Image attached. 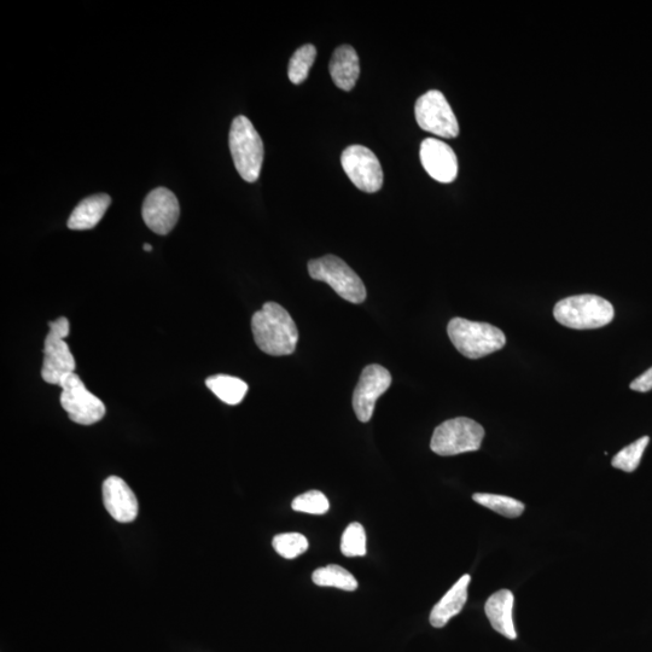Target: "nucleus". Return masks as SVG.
I'll return each instance as SVG.
<instances>
[{
    "label": "nucleus",
    "mask_w": 652,
    "mask_h": 652,
    "mask_svg": "<svg viewBox=\"0 0 652 652\" xmlns=\"http://www.w3.org/2000/svg\"><path fill=\"white\" fill-rule=\"evenodd\" d=\"M256 346L272 357L295 352L299 330L287 310L276 302H267L252 318Z\"/></svg>",
    "instance_id": "1"
},
{
    "label": "nucleus",
    "mask_w": 652,
    "mask_h": 652,
    "mask_svg": "<svg viewBox=\"0 0 652 652\" xmlns=\"http://www.w3.org/2000/svg\"><path fill=\"white\" fill-rule=\"evenodd\" d=\"M448 337L457 351L469 359H480L504 348L506 337L491 324L453 318L447 326Z\"/></svg>",
    "instance_id": "2"
},
{
    "label": "nucleus",
    "mask_w": 652,
    "mask_h": 652,
    "mask_svg": "<svg viewBox=\"0 0 652 652\" xmlns=\"http://www.w3.org/2000/svg\"><path fill=\"white\" fill-rule=\"evenodd\" d=\"M614 307L597 295H576L557 302L553 316L569 329H598L614 319Z\"/></svg>",
    "instance_id": "3"
},
{
    "label": "nucleus",
    "mask_w": 652,
    "mask_h": 652,
    "mask_svg": "<svg viewBox=\"0 0 652 652\" xmlns=\"http://www.w3.org/2000/svg\"><path fill=\"white\" fill-rule=\"evenodd\" d=\"M229 143L237 172L246 182H256L263 167L264 143L246 116H237L232 122Z\"/></svg>",
    "instance_id": "4"
},
{
    "label": "nucleus",
    "mask_w": 652,
    "mask_h": 652,
    "mask_svg": "<svg viewBox=\"0 0 652 652\" xmlns=\"http://www.w3.org/2000/svg\"><path fill=\"white\" fill-rule=\"evenodd\" d=\"M308 272L314 281L330 285L340 298L351 304H363L366 300L368 293L362 279L339 256L325 255L311 260Z\"/></svg>",
    "instance_id": "5"
},
{
    "label": "nucleus",
    "mask_w": 652,
    "mask_h": 652,
    "mask_svg": "<svg viewBox=\"0 0 652 652\" xmlns=\"http://www.w3.org/2000/svg\"><path fill=\"white\" fill-rule=\"evenodd\" d=\"M485 429L473 419L458 417L448 419L434 430L430 448L442 457L479 451Z\"/></svg>",
    "instance_id": "6"
},
{
    "label": "nucleus",
    "mask_w": 652,
    "mask_h": 652,
    "mask_svg": "<svg viewBox=\"0 0 652 652\" xmlns=\"http://www.w3.org/2000/svg\"><path fill=\"white\" fill-rule=\"evenodd\" d=\"M49 326L50 331L44 342L42 377L46 383L60 386L64 378L74 374L77 364L68 343L64 341L69 335L68 319L58 318Z\"/></svg>",
    "instance_id": "7"
},
{
    "label": "nucleus",
    "mask_w": 652,
    "mask_h": 652,
    "mask_svg": "<svg viewBox=\"0 0 652 652\" xmlns=\"http://www.w3.org/2000/svg\"><path fill=\"white\" fill-rule=\"evenodd\" d=\"M61 406L71 421L81 426H92L106 416L103 401L85 387L79 375L71 374L61 382Z\"/></svg>",
    "instance_id": "8"
},
{
    "label": "nucleus",
    "mask_w": 652,
    "mask_h": 652,
    "mask_svg": "<svg viewBox=\"0 0 652 652\" xmlns=\"http://www.w3.org/2000/svg\"><path fill=\"white\" fill-rule=\"evenodd\" d=\"M416 120L423 131L441 138H456L459 125L450 103L440 91L432 90L419 97L415 107Z\"/></svg>",
    "instance_id": "9"
},
{
    "label": "nucleus",
    "mask_w": 652,
    "mask_h": 652,
    "mask_svg": "<svg viewBox=\"0 0 652 652\" xmlns=\"http://www.w3.org/2000/svg\"><path fill=\"white\" fill-rule=\"evenodd\" d=\"M343 170L359 190L374 194L383 186V170L374 151L363 145H351L341 156Z\"/></svg>",
    "instance_id": "10"
},
{
    "label": "nucleus",
    "mask_w": 652,
    "mask_h": 652,
    "mask_svg": "<svg viewBox=\"0 0 652 652\" xmlns=\"http://www.w3.org/2000/svg\"><path fill=\"white\" fill-rule=\"evenodd\" d=\"M392 384V375L381 365L366 366L353 393V409L360 422L368 423L374 415L378 398Z\"/></svg>",
    "instance_id": "11"
},
{
    "label": "nucleus",
    "mask_w": 652,
    "mask_h": 652,
    "mask_svg": "<svg viewBox=\"0 0 652 652\" xmlns=\"http://www.w3.org/2000/svg\"><path fill=\"white\" fill-rule=\"evenodd\" d=\"M142 214L144 223L151 231L161 236L168 235L179 220L178 199L172 191L166 188H157L151 191L145 199Z\"/></svg>",
    "instance_id": "12"
},
{
    "label": "nucleus",
    "mask_w": 652,
    "mask_h": 652,
    "mask_svg": "<svg viewBox=\"0 0 652 652\" xmlns=\"http://www.w3.org/2000/svg\"><path fill=\"white\" fill-rule=\"evenodd\" d=\"M424 170L430 177L440 183H452L457 178L458 160L453 149L436 138H427L419 150Z\"/></svg>",
    "instance_id": "13"
},
{
    "label": "nucleus",
    "mask_w": 652,
    "mask_h": 652,
    "mask_svg": "<svg viewBox=\"0 0 652 652\" xmlns=\"http://www.w3.org/2000/svg\"><path fill=\"white\" fill-rule=\"evenodd\" d=\"M103 502L115 521L130 523L138 516V500L127 483L118 476H110L103 483Z\"/></svg>",
    "instance_id": "14"
},
{
    "label": "nucleus",
    "mask_w": 652,
    "mask_h": 652,
    "mask_svg": "<svg viewBox=\"0 0 652 652\" xmlns=\"http://www.w3.org/2000/svg\"><path fill=\"white\" fill-rule=\"evenodd\" d=\"M514 601L511 591L500 590L489 597L485 605L486 615L494 630L511 640L517 638L514 620H512Z\"/></svg>",
    "instance_id": "15"
},
{
    "label": "nucleus",
    "mask_w": 652,
    "mask_h": 652,
    "mask_svg": "<svg viewBox=\"0 0 652 652\" xmlns=\"http://www.w3.org/2000/svg\"><path fill=\"white\" fill-rule=\"evenodd\" d=\"M470 575H464L446 593L441 601L435 605L430 613V624L435 628H442L448 624L452 617L457 616L468 601V587Z\"/></svg>",
    "instance_id": "16"
},
{
    "label": "nucleus",
    "mask_w": 652,
    "mask_h": 652,
    "mask_svg": "<svg viewBox=\"0 0 652 652\" xmlns=\"http://www.w3.org/2000/svg\"><path fill=\"white\" fill-rule=\"evenodd\" d=\"M329 69L335 85L343 91H351L360 74L357 51L349 45L340 46L331 57Z\"/></svg>",
    "instance_id": "17"
},
{
    "label": "nucleus",
    "mask_w": 652,
    "mask_h": 652,
    "mask_svg": "<svg viewBox=\"0 0 652 652\" xmlns=\"http://www.w3.org/2000/svg\"><path fill=\"white\" fill-rule=\"evenodd\" d=\"M112 203L109 195L97 194L81 201L68 219V227L74 231L91 230L106 214Z\"/></svg>",
    "instance_id": "18"
},
{
    "label": "nucleus",
    "mask_w": 652,
    "mask_h": 652,
    "mask_svg": "<svg viewBox=\"0 0 652 652\" xmlns=\"http://www.w3.org/2000/svg\"><path fill=\"white\" fill-rule=\"evenodd\" d=\"M206 386L212 390L215 397L227 405L241 404L248 393V384L241 378L215 375L207 378Z\"/></svg>",
    "instance_id": "19"
},
{
    "label": "nucleus",
    "mask_w": 652,
    "mask_h": 652,
    "mask_svg": "<svg viewBox=\"0 0 652 652\" xmlns=\"http://www.w3.org/2000/svg\"><path fill=\"white\" fill-rule=\"evenodd\" d=\"M314 584L322 587H335L343 591L352 592L358 589V581L347 569L336 564L319 568L312 575Z\"/></svg>",
    "instance_id": "20"
},
{
    "label": "nucleus",
    "mask_w": 652,
    "mask_h": 652,
    "mask_svg": "<svg viewBox=\"0 0 652 652\" xmlns=\"http://www.w3.org/2000/svg\"><path fill=\"white\" fill-rule=\"evenodd\" d=\"M474 502L485 506V508L497 512L504 517H520L525 511V504L514 498L497 496V494L476 493L473 496Z\"/></svg>",
    "instance_id": "21"
},
{
    "label": "nucleus",
    "mask_w": 652,
    "mask_h": 652,
    "mask_svg": "<svg viewBox=\"0 0 652 652\" xmlns=\"http://www.w3.org/2000/svg\"><path fill=\"white\" fill-rule=\"evenodd\" d=\"M317 57L316 46L306 44L295 51L289 62L288 75L291 83L299 85L304 83L310 74L314 60Z\"/></svg>",
    "instance_id": "22"
},
{
    "label": "nucleus",
    "mask_w": 652,
    "mask_h": 652,
    "mask_svg": "<svg viewBox=\"0 0 652 652\" xmlns=\"http://www.w3.org/2000/svg\"><path fill=\"white\" fill-rule=\"evenodd\" d=\"M649 441V436H643V438L634 441L633 444L628 445L624 450L617 453L611 464H613L614 468L625 471V473H633L639 467L644 451L649 445Z\"/></svg>",
    "instance_id": "23"
},
{
    "label": "nucleus",
    "mask_w": 652,
    "mask_h": 652,
    "mask_svg": "<svg viewBox=\"0 0 652 652\" xmlns=\"http://www.w3.org/2000/svg\"><path fill=\"white\" fill-rule=\"evenodd\" d=\"M273 549L287 560H294L308 550V540L300 533H284L273 538Z\"/></svg>",
    "instance_id": "24"
},
{
    "label": "nucleus",
    "mask_w": 652,
    "mask_h": 652,
    "mask_svg": "<svg viewBox=\"0 0 652 652\" xmlns=\"http://www.w3.org/2000/svg\"><path fill=\"white\" fill-rule=\"evenodd\" d=\"M341 552L346 557H363L366 555V533L360 523H351L342 535Z\"/></svg>",
    "instance_id": "25"
},
{
    "label": "nucleus",
    "mask_w": 652,
    "mask_h": 652,
    "mask_svg": "<svg viewBox=\"0 0 652 652\" xmlns=\"http://www.w3.org/2000/svg\"><path fill=\"white\" fill-rule=\"evenodd\" d=\"M291 508L305 514L324 515L329 511L330 504L322 492L310 491L296 497Z\"/></svg>",
    "instance_id": "26"
},
{
    "label": "nucleus",
    "mask_w": 652,
    "mask_h": 652,
    "mask_svg": "<svg viewBox=\"0 0 652 652\" xmlns=\"http://www.w3.org/2000/svg\"><path fill=\"white\" fill-rule=\"evenodd\" d=\"M630 388L639 393L650 392V390H652V368L636 378V380L631 383Z\"/></svg>",
    "instance_id": "27"
},
{
    "label": "nucleus",
    "mask_w": 652,
    "mask_h": 652,
    "mask_svg": "<svg viewBox=\"0 0 652 652\" xmlns=\"http://www.w3.org/2000/svg\"><path fill=\"white\" fill-rule=\"evenodd\" d=\"M143 249L145 250V252H151V250H153V247H151L150 244L145 243Z\"/></svg>",
    "instance_id": "28"
}]
</instances>
